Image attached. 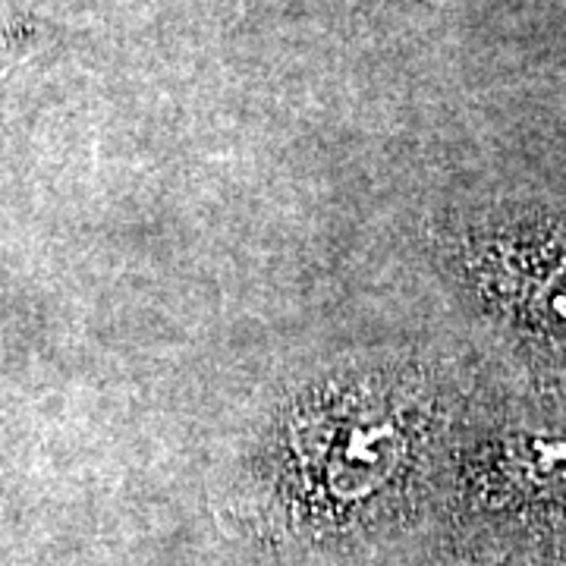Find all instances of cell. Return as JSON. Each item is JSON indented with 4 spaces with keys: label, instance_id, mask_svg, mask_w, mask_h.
Wrapping results in <instances>:
<instances>
[{
    "label": "cell",
    "instance_id": "1",
    "mask_svg": "<svg viewBox=\"0 0 566 566\" xmlns=\"http://www.w3.org/2000/svg\"><path fill=\"white\" fill-rule=\"evenodd\" d=\"M400 460L397 428L378 416H349L322 450L324 482L340 501H363L385 485Z\"/></svg>",
    "mask_w": 566,
    "mask_h": 566
}]
</instances>
